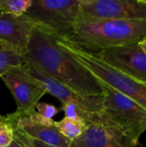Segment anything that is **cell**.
I'll use <instances>...</instances> for the list:
<instances>
[{"label":"cell","instance_id":"cell-25","mask_svg":"<svg viewBox=\"0 0 146 147\" xmlns=\"http://www.w3.org/2000/svg\"><path fill=\"white\" fill-rule=\"evenodd\" d=\"M145 2H146V0H145Z\"/></svg>","mask_w":146,"mask_h":147},{"label":"cell","instance_id":"cell-3","mask_svg":"<svg viewBox=\"0 0 146 147\" xmlns=\"http://www.w3.org/2000/svg\"><path fill=\"white\" fill-rule=\"evenodd\" d=\"M100 81L103 88L102 109L91 115L90 123L97 122L115 127L138 141L146 131V109Z\"/></svg>","mask_w":146,"mask_h":147},{"label":"cell","instance_id":"cell-24","mask_svg":"<svg viewBox=\"0 0 146 147\" xmlns=\"http://www.w3.org/2000/svg\"><path fill=\"white\" fill-rule=\"evenodd\" d=\"M143 40H146V35L144 37V39H143Z\"/></svg>","mask_w":146,"mask_h":147},{"label":"cell","instance_id":"cell-9","mask_svg":"<svg viewBox=\"0 0 146 147\" xmlns=\"http://www.w3.org/2000/svg\"><path fill=\"white\" fill-rule=\"evenodd\" d=\"M96 55L117 71L146 84V54L139 41L105 49Z\"/></svg>","mask_w":146,"mask_h":147},{"label":"cell","instance_id":"cell-1","mask_svg":"<svg viewBox=\"0 0 146 147\" xmlns=\"http://www.w3.org/2000/svg\"><path fill=\"white\" fill-rule=\"evenodd\" d=\"M23 57L25 63L37 67L82 96L103 95L100 79L62 48L52 33L38 24L32 30Z\"/></svg>","mask_w":146,"mask_h":147},{"label":"cell","instance_id":"cell-8","mask_svg":"<svg viewBox=\"0 0 146 147\" xmlns=\"http://www.w3.org/2000/svg\"><path fill=\"white\" fill-rule=\"evenodd\" d=\"M14 130H17L38 141L56 147H69L71 141L64 137L57 129L52 119L40 115L36 110L30 113L15 111L5 116Z\"/></svg>","mask_w":146,"mask_h":147},{"label":"cell","instance_id":"cell-20","mask_svg":"<svg viewBox=\"0 0 146 147\" xmlns=\"http://www.w3.org/2000/svg\"><path fill=\"white\" fill-rule=\"evenodd\" d=\"M3 147H25V146H22L19 141H17V140L14 138L13 141H12L9 146H3Z\"/></svg>","mask_w":146,"mask_h":147},{"label":"cell","instance_id":"cell-22","mask_svg":"<svg viewBox=\"0 0 146 147\" xmlns=\"http://www.w3.org/2000/svg\"><path fill=\"white\" fill-rule=\"evenodd\" d=\"M6 45H7L6 43H3V42H0V51H1V50H2V49H3V47H5V46H6Z\"/></svg>","mask_w":146,"mask_h":147},{"label":"cell","instance_id":"cell-18","mask_svg":"<svg viewBox=\"0 0 146 147\" xmlns=\"http://www.w3.org/2000/svg\"><path fill=\"white\" fill-rule=\"evenodd\" d=\"M14 138L25 147H56L38 141L17 130H14Z\"/></svg>","mask_w":146,"mask_h":147},{"label":"cell","instance_id":"cell-16","mask_svg":"<svg viewBox=\"0 0 146 147\" xmlns=\"http://www.w3.org/2000/svg\"><path fill=\"white\" fill-rule=\"evenodd\" d=\"M60 109L64 111L65 117H68V118H71L78 121H82L86 124L90 123L91 115L74 102H68L65 104H62V107L60 108Z\"/></svg>","mask_w":146,"mask_h":147},{"label":"cell","instance_id":"cell-12","mask_svg":"<svg viewBox=\"0 0 146 147\" xmlns=\"http://www.w3.org/2000/svg\"><path fill=\"white\" fill-rule=\"evenodd\" d=\"M36 24L26 14L17 16L0 12V42L15 47L24 55L30 34Z\"/></svg>","mask_w":146,"mask_h":147},{"label":"cell","instance_id":"cell-6","mask_svg":"<svg viewBox=\"0 0 146 147\" xmlns=\"http://www.w3.org/2000/svg\"><path fill=\"white\" fill-rule=\"evenodd\" d=\"M103 20L146 22L145 0H80L76 23Z\"/></svg>","mask_w":146,"mask_h":147},{"label":"cell","instance_id":"cell-14","mask_svg":"<svg viewBox=\"0 0 146 147\" xmlns=\"http://www.w3.org/2000/svg\"><path fill=\"white\" fill-rule=\"evenodd\" d=\"M55 125L58 131L64 137L72 141L83 133L88 124L68 117H65L61 121H56Z\"/></svg>","mask_w":146,"mask_h":147},{"label":"cell","instance_id":"cell-11","mask_svg":"<svg viewBox=\"0 0 146 147\" xmlns=\"http://www.w3.org/2000/svg\"><path fill=\"white\" fill-rule=\"evenodd\" d=\"M137 145L138 141L115 127L91 122L69 147H136Z\"/></svg>","mask_w":146,"mask_h":147},{"label":"cell","instance_id":"cell-13","mask_svg":"<svg viewBox=\"0 0 146 147\" xmlns=\"http://www.w3.org/2000/svg\"><path fill=\"white\" fill-rule=\"evenodd\" d=\"M25 64L23 54L15 47L7 44L0 51V77L10 68Z\"/></svg>","mask_w":146,"mask_h":147},{"label":"cell","instance_id":"cell-23","mask_svg":"<svg viewBox=\"0 0 146 147\" xmlns=\"http://www.w3.org/2000/svg\"><path fill=\"white\" fill-rule=\"evenodd\" d=\"M6 119H5V116H3L1 114H0V122H3V121H5Z\"/></svg>","mask_w":146,"mask_h":147},{"label":"cell","instance_id":"cell-21","mask_svg":"<svg viewBox=\"0 0 146 147\" xmlns=\"http://www.w3.org/2000/svg\"><path fill=\"white\" fill-rule=\"evenodd\" d=\"M139 46L141 47V48L143 49V51L145 52L146 54V40H141L140 41H139Z\"/></svg>","mask_w":146,"mask_h":147},{"label":"cell","instance_id":"cell-7","mask_svg":"<svg viewBox=\"0 0 146 147\" xmlns=\"http://www.w3.org/2000/svg\"><path fill=\"white\" fill-rule=\"evenodd\" d=\"M0 78L15 101L16 112L30 113L34 111L36 104L46 94L45 86L28 72L24 64L10 68Z\"/></svg>","mask_w":146,"mask_h":147},{"label":"cell","instance_id":"cell-17","mask_svg":"<svg viewBox=\"0 0 146 147\" xmlns=\"http://www.w3.org/2000/svg\"><path fill=\"white\" fill-rule=\"evenodd\" d=\"M14 140V129L8 121L0 122V147L9 146Z\"/></svg>","mask_w":146,"mask_h":147},{"label":"cell","instance_id":"cell-10","mask_svg":"<svg viewBox=\"0 0 146 147\" xmlns=\"http://www.w3.org/2000/svg\"><path fill=\"white\" fill-rule=\"evenodd\" d=\"M24 66L28 72L38 79L46 89V93L58 98L62 104L74 102L90 115L99 113L102 109L103 95L100 96H86L76 92L65 84L52 78L37 67L25 63Z\"/></svg>","mask_w":146,"mask_h":147},{"label":"cell","instance_id":"cell-15","mask_svg":"<svg viewBox=\"0 0 146 147\" xmlns=\"http://www.w3.org/2000/svg\"><path fill=\"white\" fill-rule=\"evenodd\" d=\"M33 0H0V12L22 16L31 7Z\"/></svg>","mask_w":146,"mask_h":147},{"label":"cell","instance_id":"cell-2","mask_svg":"<svg viewBox=\"0 0 146 147\" xmlns=\"http://www.w3.org/2000/svg\"><path fill=\"white\" fill-rule=\"evenodd\" d=\"M146 35V22L103 20L74 24L65 40L87 53L101 51L131 42H138Z\"/></svg>","mask_w":146,"mask_h":147},{"label":"cell","instance_id":"cell-19","mask_svg":"<svg viewBox=\"0 0 146 147\" xmlns=\"http://www.w3.org/2000/svg\"><path fill=\"white\" fill-rule=\"evenodd\" d=\"M35 109L40 115L47 119H52V117H54L59 112V109L55 106L46 102H38Z\"/></svg>","mask_w":146,"mask_h":147},{"label":"cell","instance_id":"cell-4","mask_svg":"<svg viewBox=\"0 0 146 147\" xmlns=\"http://www.w3.org/2000/svg\"><path fill=\"white\" fill-rule=\"evenodd\" d=\"M56 39L62 48L68 52L97 78L146 109V84L108 65L96 54L80 50L65 39L58 37Z\"/></svg>","mask_w":146,"mask_h":147},{"label":"cell","instance_id":"cell-5","mask_svg":"<svg viewBox=\"0 0 146 147\" xmlns=\"http://www.w3.org/2000/svg\"><path fill=\"white\" fill-rule=\"evenodd\" d=\"M80 0H33L25 13L58 38H66L76 23Z\"/></svg>","mask_w":146,"mask_h":147}]
</instances>
